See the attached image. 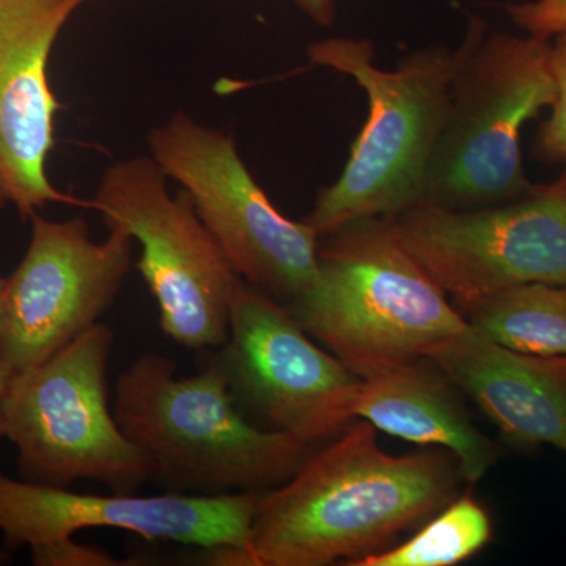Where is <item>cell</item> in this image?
Returning a JSON list of instances; mask_svg holds the SVG:
<instances>
[{"label": "cell", "mask_w": 566, "mask_h": 566, "mask_svg": "<svg viewBox=\"0 0 566 566\" xmlns=\"http://www.w3.org/2000/svg\"><path fill=\"white\" fill-rule=\"evenodd\" d=\"M7 279L0 277V344L6 333L7 303H6Z\"/></svg>", "instance_id": "23"}, {"label": "cell", "mask_w": 566, "mask_h": 566, "mask_svg": "<svg viewBox=\"0 0 566 566\" xmlns=\"http://www.w3.org/2000/svg\"><path fill=\"white\" fill-rule=\"evenodd\" d=\"M151 158L192 197L197 214L249 285L290 305L318 275L319 237L277 210L233 137L177 112L148 137Z\"/></svg>", "instance_id": "8"}, {"label": "cell", "mask_w": 566, "mask_h": 566, "mask_svg": "<svg viewBox=\"0 0 566 566\" xmlns=\"http://www.w3.org/2000/svg\"><path fill=\"white\" fill-rule=\"evenodd\" d=\"M556 95L551 40L486 33L450 87L420 202L474 210L531 192L521 132Z\"/></svg>", "instance_id": "5"}, {"label": "cell", "mask_w": 566, "mask_h": 566, "mask_svg": "<svg viewBox=\"0 0 566 566\" xmlns=\"http://www.w3.org/2000/svg\"><path fill=\"white\" fill-rule=\"evenodd\" d=\"M485 35V22L474 20L455 50L409 52L394 70L375 65V46L368 40L327 39L307 48L308 61L352 77L368 98L367 122L344 172L319 191L305 219L319 238L360 219L394 218L422 200L450 87Z\"/></svg>", "instance_id": "3"}, {"label": "cell", "mask_w": 566, "mask_h": 566, "mask_svg": "<svg viewBox=\"0 0 566 566\" xmlns=\"http://www.w3.org/2000/svg\"><path fill=\"white\" fill-rule=\"evenodd\" d=\"M424 359L493 420L509 444L566 452V356L513 352L468 324Z\"/></svg>", "instance_id": "14"}, {"label": "cell", "mask_w": 566, "mask_h": 566, "mask_svg": "<svg viewBox=\"0 0 566 566\" xmlns=\"http://www.w3.org/2000/svg\"><path fill=\"white\" fill-rule=\"evenodd\" d=\"M112 408L167 493H264L314 452L303 439L253 423L211 359L199 374L178 376L170 357L142 354L118 376Z\"/></svg>", "instance_id": "2"}, {"label": "cell", "mask_w": 566, "mask_h": 566, "mask_svg": "<svg viewBox=\"0 0 566 566\" xmlns=\"http://www.w3.org/2000/svg\"><path fill=\"white\" fill-rule=\"evenodd\" d=\"M493 524L485 509L464 495L444 506L403 545L352 562V566H452L490 543Z\"/></svg>", "instance_id": "17"}, {"label": "cell", "mask_w": 566, "mask_h": 566, "mask_svg": "<svg viewBox=\"0 0 566 566\" xmlns=\"http://www.w3.org/2000/svg\"><path fill=\"white\" fill-rule=\"evenodd\" d=\"M286 308L363 379L422 360L468 327L386 218L360 219L319 238L316 281Z\"/></svg>", "instance_id": "4"}, {"label": "cell", "mask_w": 566, "mask_h": 566, "mask_svg": "<svg viewBox=\"0 0 566 566\" xmlns=\"http://www.w3.org/2000/svg\"><path fill=\"white\" fill-rule=\"evenodd\" d=\"M10 370L0 363V438L6 436V423H3V395H6L7 386L10 381Z\"/></svg>", "instance_id": "22"}, {"label": "cell", "mask_w": 566, "mask_h": 566, "mask_svg": "<svg viewBox=\"0 0 566 566\" xmlns=\"http://www.w3.org/2000/svg\"><path fill=\"white\" fill-rule=\"evenodd\" d=\"M386 219L460 312L513 286H566V170L510 202L474 210L419 202Z\"/></svg>", "instance_id": "9"}, {"label": "cell", "mask_w": 566, "mask_h": 566, "mask_svg": "<svg viewBox=\"0 0 566 566\" xmlns=\"http://www.w3.org/2000/svg\"><path fill=\"white\" fill-rule=\"evenodd\" d=\"M32 234L20 266L7 279L6 333L0 363L20 374L76 340L114 304L132 270L134 240L109 229L93 240L82 218L31 216Z\"/></svg>", "instance_id": "11"}, {"label": "cell", "mask_w": 566, "mask_h": 566, "mask_svg": "<svg viewBox=\"0 0 566 566\" xmlns=\"http://www.w3.org/2000/svg\"><path fill=\"white\" fill-rule=\"evenodd\" d=\"M92 0H0V210L31 219L48 203H80L46 174L61 104L48 65L63 25Z\"/></svg>", "instance_id": "13"}, {"label": "cell", "mask_w": 566, "mask_h": 566, "mask_svg": "<svg viewBox=\"0 0 566 566\" xmlns=\"http://www.w3.org/2000/svg\"><path fill=\"white\" fill-rule=\"evenodd\" d=\"M509 17L528 35L553 40L566 29V0H524L509 3Z\"/></svg>", "instance_id": "19"}, {"label": "cell", "mask_w": 566, "mask_h": 566, "mask_svg": "<svg viewBox=\"0 0 566 566\" xmlns=\"http://www.w3.org/2000/svg\"><path fill=\"white\" fill-rule=\"evenodd\" d=\"M461 314L476 333L513 352L566 356V286H513Z\"/></svg>", "instance_id": "16"}, {"label": "cell", "mask_w": 566, "mask_h": 566, "mask_svg": "<svg viewBox=\"0 0 566 566\" xmlns=\"http://www.w3.org/2000/svg\"><path fill=\"white\" fill-rule=\"evenodd\" d=\"M114 331L98 323L43 364L10 376L6 436L22 480L70 488L80 480L136 494L151 463L115 419L107 365Z\"/></svg>", "instance_id": "6"}, {"label": "cell", "mask_w": 566, "mask_h": 566, "mask_svg": "<svg viewBox=\"0 0 566 566\" xmlns=\"http://www.w3.org/2000/svg\"><path fill=\"white\" fill-rule=\"evenodd\" d=\"M423 360L364 378L354 419L415 444L442 447L455 458L464 482L476 483L497 460V447L469 419L452 382Z\"/></svg>", "instance_id": "15"}, {"label": "cell", "mask_w": 566, "mask_h": 566, "mask_svg": "<svg viewBox=\"0 0 566 566\" xmlns=\"http://www.w3.org/2000/svg\"><path fill=\"white\" fill-rule=\"evenodd\" d=\"M262 494H84L0 474V534L7 553L71 538L84 528L107 527L240 554L248 549Z\"/></svg>", "instance_id": "12"}, {"label": "cell", "mask_w": 566, "mask_h": 566, "mask_svg": "<svg viewBox=\"0 0 566 566\" xmlns=\"http://www.w3.org/2000/svg\"><path fill=\"white\" fill-rule=\"evenodd\" d=\"M294 3L316 24L324 25V28L334 24V0H294Z\"/></svg>", "instance_id": "21"}, {"label": "cell", "mask_w": 566, "mask_h": 566, "mask_svg": "<svg viewBox=\"0 0 566 566\" xmlns=\"http://www.w3.org/2000/svg\"><path fill=\"white\" fill-rule=\"evenodd\" d=\"M460 480L450 453L390 455L379 447L374 424L360 419L312 452L285 483L260 495L248 549L232 565L359 560L441 512Z\"/></svg>", "instance_id": "1"}, {"label": "cell", "mask_w": 566, "mask_h": 566, "mask_svg": "<svg viewBox=\"0 0 566 566\" xmlns=\"http://www.w3.org/2000/svg\"><path fill=\"white\" fill-rule=\"evenodd\" d=\"M551 63L557 95L536 134L534 150L543 161L566 163V29L551 40Z\"/></svg>", "instance_id": "18"}, {"label": "cell", "mask_w": 566, "mask_h": 566, "mask_svg": "<svg viewBox=\"0 0 566 566\" xmlns=\"http://www.w3.org/2000/svg\"><path fill=\"white\" fill-rule=\"evenodd\" d=\"M253 423L316 446L354 419L363 378L314 342L285 305L241 279L229 337L205 352Z\"/></svg>", "instance_id": "10"}, {"label": "cell", "mask_w": 566, "mask_h": 566, "mask_svg": "<svg viewBox=\"0 0 566 566\" xmlns=\"http://www.w3.org/2000/svg\"><path fill=\"white\" fill-rule=\"evenodd\" d=\"M151 156L112 164L91 202L104 226L140 245L137 270L167 337L181 348L212 352L229 337L240 274L182 189L174 197Z\"/></svg>", "instance_id": "7"}, {"label": "cell", "mask_w": 566, "mask_h": 566, "mask_svg": "<svg viewBox=\"0 0 566 566\" xmlns=\"http://www.w3.org/2000/svg\"><path fill=\"white\" fill-rule=\"evenodd\" d=\"M33 565L39 566H114L120 565L102 547L82 545L71 538L55 539L46 545L32 547Z\"/></svg>", "instance_id": "20"}]
</instances>
